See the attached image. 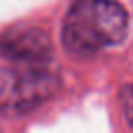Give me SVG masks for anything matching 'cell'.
Listing matches in <instances>:
<instances>
[{"mask_svg": "<svg viewBox=\"0 0 133 133\" xmlns=\"http://www.w3.org/2000/svg\"><path fill=\"white\" fill-rule=\"evenodd\" d=\"M130 19L116 0H78L66 14L62 44L69 52L89 54L123 42Z\"/></svg>", "mask_w": 133, "mask_h": 133, "instance_id": "6da1fadb", "label": "cell"}, {"mask_svg": "<svg viewBox=\"0 0 133 133\" xmlns=\"http://www.w3.org/2000/svg\"><path fill=\"white\" fill-rule=\"evenodd\" d=\"M59 88V79L49 64L10 62L0 69V115L22 116L45 101Z\"/></svg>", "mask_w": 133, "mask_h": 133, "instance_id": "7a4b0ae2", "label": "cell"}, {"mask_svg": "<svg viewBox=\"0 0 133 133\" xmlns=\"http://www.w3.org/2000/svg\"><path fill=\"white\" fill-rule=\"evenodd\" d=\"M0 56L10 62L49 64L52 45L44 30L32 25H12L0 34Z\"/></svg>", "mask_w": 133, "mask_h": 133, "instance_id": "3957f363", "label": "cell"}, {"mask_svg": "<svg viewBox=\"0 0 133 133\" xmlns=\"http://www.w3.org/2000/svg\"><path fill=\"white\" fill-rule=\"evenodd\" d=\"M120 99H121V108H123L125 118L130 123V127L133 128V83L123 88Z\"/></svg>", "mask_w": 133, "mask_h": 133, "instance_id": "277c9868", "label": "cell"}]
</instances>
